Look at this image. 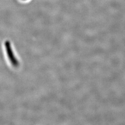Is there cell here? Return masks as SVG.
<instances>
[]
</instances>
